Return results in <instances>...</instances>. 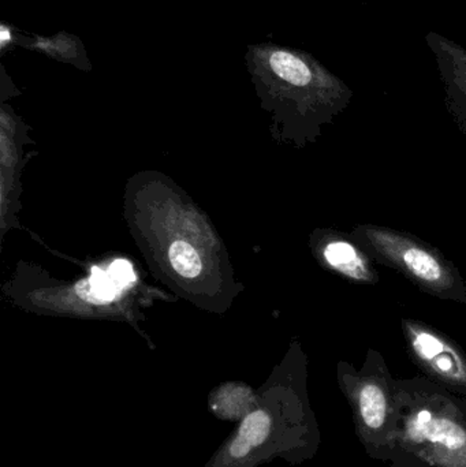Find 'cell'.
Instances as JSON below:
<instances>
[{
	"instance_id": "2",
	"label": "cell",
	"mask_w": 466,
	"mask_h": 467,
	"mask_svg": "<svg viewBox=\"0 0 466 467\" xmlns=\"http://www.w3.org/2000/svg\"><path fill=\"white\" fill-rule=\"evenodd\" d=\"M390 467H466V397L426 376L396 379Z\"/></svg>"
},
{
	"instance_id": "13",
	"label": "cell",
	"mask_w": 466,
	"mask_h": 467,
	"mask_svg": "<svg viewBox=\"0 0 466 467\" xmlns=\"http://www.w3.org/2000/svg\"><path fill=\"white\" fill-rule=\"evenodd\" d=\"M107 271H109L112 282H114L115 285L120 288V290L128 287V285H130L131 283L136 280L133 266L126 260H115Z\"/></svg>"
},
{
	"instance_id": "7",
	"label": "cell",
	"mask_w": 466,
	"mask_h": 467,
	"mask_svg": "<svg viewBox=\"0 0 466 467\" xmlns=\"http://www.w3.org/2000/svg\"><path fill=\"white\" fill-rule=\"evenodd\" d=\"M445 90V104L466 139V49L438 32L426 36Z\"/></svg>"
},
{
	"instance_id": "6",
	"label": "cell",
	"mask_w": 466,
	"mask_h": 467,
	"mask_svg": "<svg viewBox=\"0 0 466 467\" xmlns=\"http://www.w3.org/2000/svg\"><path fill=\"white\" fill-rule=\"evenodd\" d=\"M315 257L323 268L353 285H375L379 272L371 255L356 241L352 233L317 230L314 235Z\"/></svg>"
},
{
	"instance_id": "3",
	"label": "cell",
	"mask_w": 466,
	"mask_h": 467,
	"mask_svg": "<svg viewBox=\"0 0 466 467\" xmlns=\"http://www.w3.org/2000/svg\"><path fill=\"white\" fill-rule=\"evenodd\" d=\"M352 235L374 263L399 272L423 293L466 304L465 277L434 244L413 234L371 223L353 227Z\"/></svg>"
},
{
	"instance_id": "1",
	"label": "cell",
	"mask_w": 466,
	"mask_h": 467,
	"mask_svg": "<svg viewBox=\"0 0 466 467\" xmlns=\"http://www.w3.org/2000/svg\"><path fill=\"white\" fill-rule=\"evenodd\" d=\"M246 67L260 96L290 123L301 141H315L344 114L353 90L314 55L276 43L248 46Z\"/></svg>"
},
{
	"instance_id": "14",
	"label": "cell",
	"mask_w": 466,
	"mask_h": 467,
	"mask_svg": "<svg viewBox=\"0 0 466 467\" xmlns=\"http://www.w3.org/2000/svg\"><path fill=\"white\" fill-rule=\"evenodd\" d=\"M21 30L16 29L11 22L3 21L0 24V57L14 51L18 47V38Z\"/></svg>"
},
{
	"instance_id": "10",
	"label": "cell",
	"mask_w": 466,
	"mask_h": 467,
	"mask_svg": "<svg viewBox=\"0 0 466 467\" xmlns=\"http://www.w3.org/2000/svg\"><path fill=\"white\" fill-rule=\"evenodd\" d=\"M254 405V398L251 391H243V389H222L219 394L211 400V410L216 417L230 421H237L248 416Z\"/></svg>"
},
{
	"instance_id": "8",
	"label": "cell",
	"mask_w": 466,
	"mask_h": 467,
	"mask_svg": "<svg viewBox=\"0 0 466 467\" xmlns=\"http://www.w3.org/2000/svg\"><path fill=\"white\" fill-rule=\"evenodd\" d=\"M275 422L268 409H254L243 417L240 428L222 452L221 462L230 467L243 466L254 452L273 438Z\"/></svg>"
},
{
	"instance_id": "11",
	"label": "cell",
	"mask_w": 466,
	"mask_h": 467,
	"mask_svg": "<svg viewBox=\"0 0 466 467\" xmlns=\"http://www.w3.org/2000/svg\"><path fill=\"white\" fill-rule=\"evenodd\" d=\"M77 290H78L79 296L87 301L93 302V304H104V302L112 301L119 293L120 288H118L112 282L109 271L93 266L89 280L82 282Z\"/></svg>"
},
{
	"instance_id": "12",
	"label": "cell",
	"mask_w": 466,
	"mask_h": 467,
	"mask_svg": "<svg viewBox=\"0 0 466 467\" xmlns=\"http://www.w3.org/2000/svg\"><path fill=\"white\" fill-rule=\"evenodd\" d=\"M170 263L178 275L188 279L199 276L202 272V260L192 244L183 241H177L170 246Z\"/></svg>"
},
{
	"instance_id": "4",
	"label": "cell",
	"mask_w": 466,
	"mask_h": 467,
	"mask_svg": "<svg viewBox=\"0 0 466 467\" xmlns=\"http://www.w3.org/2000/svg\"><path fill=\"white\" fill-rule=\"evenodd\" d=\"M337 380L349 403L356 435L367 455L388 463L396 436V379L382 353L369 348L360 369L339 361Z\"/></svg>"
},
{
	"instance_id": "9",
	"label": "cell",
	"mask_w": 466,
	"mask_h": 467,
	"mask_svg": "<svg viewBox=\"0 0 466 467\" xmlns=\"http://www.w3.org/2000/svg\"><path fill=\"white\" fill-rule=\"evenodd\" d=\"M18 47H22L27 51L40 52L57 62L74 66L79 70H92V63L88 57V52L81 38L65 32V30L52 36L21 33L18 38Z\"/></svg>"
},
{
	"instance_id": "5",
	"label": "cell",
	"mask_w": 466,
	"mask_h": 467,
	"mask_svg": "<svg viewBox=\"0 0 466 467\" xmlns=\"http://www.w3.org/2000/svg\"><path fill=\"white\" fill-rule=\"evenodd\" d=\"M413 364L423 376L453 394L466 397V351L448 334L415 318H401Z\"/></svg>"
}]
</instances>
